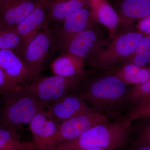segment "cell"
<instances>
[{
    "instance_id": "obj_5",
    "label": "cell",
    "mask_w": 150,
    "mask_h": 150,
    "mask_svg": "<svg viewBox=\"0 0 150 150\" xmlns=\"http://www.w3.org/2000/svg\"><path fill=\"white\" fill-rule=\"evenodd\" d=\"M144 36L140 32L126 33L115 36L106 49L92 56L91 65L105 69L111 68L118 62H125L134 53Z\"/></svg>"
},
{
    "instance_id": "obj_28",
    "label": "cell",
    "mask_w": 150,
    "mask_h": 150,
    "mask_svg": "<svg viewBox=\"0 0 150 150\" xmlns=\"http://www.w3.org/2000/svg\"><path fill=\"white\" fill-rule=\"evenodd\" d=\"M130 150H150V147L147 145L135 142Z\"/></svg>"
},
{
    "instance_id": "obj_3",
    "label": "cell",
    "mask_w": 150,
    "mask_h": 150,
    "mask_svg": "<svg viewBox=\"0 0 150 150\" xmlns=\"http://www.w3.org/2000/svg\"><path fill=\"white\" fill-rule=\"evenodd\" d=\"M0 122L18 130L46 106L21 86L2 95Z\"/></svg>"
},
{
    "instance_id": "obj_23",
    "label": "cell",
    "mask_w": 150,
    "mask_h": 150,
    "mask_svg": "<svg viewBox=\"0 0 150 150\" xmlns=\"http://www.w3.org/2000/svg\"><path fill=\"white\" fill-rule=\"evenodd\" d=\"M130 130L136 135V142L150 147V117L141 118Z\"/></svg>"
},
{
    "instance_id": "obj_15",
    "label": "cell",
    "mask_w": 150,
    "mask_h": 150,
    "mask_svg": "<svg viewBox=\"0 0 150 150\" xmlns=\"http://www.w3.org/2000/svg\"><path fill=\"white\" fill-rule=\"evenodd\" d=\"M40 1L46 7L48 24L62 21L75 12L84 8L87 4V1L83 0Z\"/></svg>"
},
{
    "instance_id": "obj_26",
    "label": "cell",
    "mask_w": 150,
    "mask_h": 150,
    "mask_svg": "<svg viewBox=\"0 0 150 150\" xmlns=\"http://www.w3.org/2000/svg\"><path fill=\"white\" fill-rule=\"evenodd\" d=\"M17 87H18L13 85L8 80L4 73L0 68V95L1 96L3 94Z\"/></svg>"
},
{
    "instance_id": "obj_16",
    "label": "cell",
    "mask_w": 150,
    "mask_h": 150,
    "mask_svg": "<svg viewBox=\"0 0 150 150\" xmlns=\"http://www.w3.org/2000/svg\"><path fill=\"white\" fill-rule=\"evenodd\" d=\"M91 16L104 25L109 32V39L116 36L115 32L120 21L119 16L105 0H90Z\"/></svg>"
},
{
    "instance_id": "obj_21",
    "label": "cell",
    "mask_w": 150,
    "mask_h": 150,
    "mask_svg": "<svg viewBox=\"0 0 150 150\" xmlns=\"http://www.w3.org/2000/svg\"><path fill=\"white\" fill-rule=\"evenodd\" d=\"M18 131L0 122V150H22L25 142H21Z\"/></svg>"
},
{
    "instance_id": "obj_6",
    "label": "cell",
    "mask_w": 150,
    "mask_h": 150,
    "mask_svg": "<svg viewBox=\"0 0 150 150\" xmlns=\"http://www.w3.org/2000/svg\"><path fill=\"white\" fill-rule=\"evenodd\" d=\"M54 44L52 30L46 24L28 45L22 59L30 69L40 75Z\"/></svg>"
},
{
    "instance_id": "obj_10",
    "label": "cell",
    "mask_w": 150,
    "mask_h": 150,
    "mask_svg": "<svg viewBox=\"0 0 150 150\" xmlns=\"http://www.w3.org/2000/svg\"><path fill=\"white\" fill-rule=\"evenodd\" d=\"M0 68L8 80L16 87L40 76L30 69L21 57L10 50H0Z\"/></svg>"
},
{
    "instance_id": "obj_31",
    "label": "cell",
    "mask_w": 150,
    "mask_h": 150,
    "mask_svg": "<svg viewBox=\"0 0 150 150\" xmlns=\"http://www.w3.org/2000/svg\"><path fill=\"white\" fill-rule=\"evenodd\" d=\"M3 1H4V0H0V6H1V4Z\"/></svg>"
},
{
    "instance_id": "obj_17",
    "label": "cell",
    "mask_w": 150,
    "mask_h": 150,
    "mask_svg": "<svg viewBox=\"0 0 150 150\" xmlns=\"http://www.w3.org/2000/svg\"><path fill=\"white\" fill-rule=\"evenodd\" d=\"M84 59L66 53L54 60L51 69L54 75L72 77L85 73Z\"/></svg>"
},
{
    "instance_id": "obj_14",
    "label": "cell",
    "mask_w": 150,
    "mask_h": 150,
    "mask_svg": "<svg viewBox=\"0 0 150 150\" xmlns=\"http://www.w3.org/2000/svg\"><path fill=\"white\" fill-rule=\"evenodd\" d=\"M46 24L48 23L46 7L38 0L34 10L16 27L22 43L23 54L30 41Z\"/></svg>"
},
{
    "instance_id": "obj_7",
    "label": "cell",
    "mask_w": 150,
    "mask_h": 150,
    "mask_svg": "<svg viewBox=\"0 0 150 150\" xmlns=\"http://www.w3.org/2000/svg\"><path fill=\"white\" fill-rule=\"evenodd\" d=\"M109 121L108 117L94 113L77 116L59 124L54 140V147L65 142L77 139L94 126Z\"/></svg>"
},
{
    "instance_id": "obj_20",
    "label": "cell",
    "mask_w": 150,
    "mask_h": 150,
    "mask_svg": "<svg viewBox=\"0 0 150 150\" xmlns=\"http://www.w3.org/2000/svg\"><path fill=\"white\" fill-rule=\"evenodd\" d=\"M4 49L12 50L22 58V43L16 27L0 23V50Z\"/></svg>"
},
{
    "instance_id": "obj_29",
    "label": "cell",
    "mask_w": 150,
    "mask_h": 150,
    "mask_svg": "<svg viewBox=\"0 0 150 150\" xmlns=\"http://www.w3.org/2000/svg\"><path fill=\"white\" fill-rule=\"evenodd\" d=\"M22 150H35L32 142H25L24 148Z\"/></svg>"
},
{
    "instance_id": "obj_11",
    "label": "cell",
    "mask_w": 150,
    "mask_h": 150,
    "mask_svg": "<svg viewBox=\"0 0 150 150\" xmlns=\"http://www.w3.org/2000/svg\"><path fill=\"white\" fill-rule=\"evenodd\" d=\"M91 16V12L84 8L55 23L52 30L54 44L58 46L67 38L88 29Z\"/></svg>"
},
{
    "instance_id": "obj_9",
    "label": "cell",
    "mask_w": 150,
    "mask_h": 150,
    "mask_svg": "<svg viewBox=\"0 0 150 150\" xmlns=\"http://www.w3.org/2000/svg\"><path fill=\"white\" fill-rule=\"evenodd\" d=\"M46 109L59 124L77 116L95 112L76 91L62 97L49 105Z\"/></svg>"
},
{
    "instance_id": "obj_19",
    "label": "cell",
    "mask_w": 150,
    "mask_h": 150,
    "mask_svg": "<svg viewBox=\"0 0 150 150\" xmlns=\"http://www.w3.org/2000/svg\"><path fill=\"white\" fill-rule=\"evenodd\" d=\"M150 16V0H123L121 5V19L133 23Z\"/></svg>"
},
{
    "instance_id": "obj_13",
    "label": "cell",
    "mask_w": 150,
    "mask_h": 150,
    "mask_svg": "<svg viewBox=\"0 0 150 150\" xmlns=\"http://www.w3.org/2000/svg\"><path fill=\"white\" fill-rule=\"evenodd\" d=\"M97 41L96 32L87 29L67 38L58 46L61 48L63 53L85 60L93 51Z\"/></svg>"
},
{
    "instance_id": "obj_30",
    "label": "cell",
    "mask_w": 150,
    "mask_h": 150,
    "mask_svg": "<svg viewBox=\"0 0 150 150\" xmlns=\"http://www.w3.org/2000/svg\"><path fill=\"white\" fill-rule=\"evenodd\" d=\"M116 149L112 148H91L88 149H84L81 150H116Z\"/></svg>"
},
{
    "instance_id": "obj_27",
    "label": "cell",
    "mask_w": 150,
    "mask_h": 150,
    "mask_svg": "<svg viewBox=\"0 0 150 150\" xmlns=\"http://www.w3.org/2000/svg\"><path fill=\"white\" fill-rule=\"evenodd\" d=\"M137 27L142 34L150 36V16L139 21Z\"/></svg>"
},
{
    "instance_id": "obj_25",
    "label": "cell",
    "mask_w": 150,
    "mask_h": 150,
    "mask_svg": "<svg viewBox=\"0 0 150 150\" xmlns=\"http://www.w3.org/2000/svg\"><path fill=\"white\" fill-rule=\"evenodd\" d=\"M150 97V79L144 83L131 88L130 98L133 105L139 104Z\"/></svg>"
},
{
    "instance_id": "obj_18",
    "label": "cell",
    "mask_w": 150,
    "mask_h": 150,
    "mask_svg": "<svg viewBox=\"0 0 150 150\" xmlns=\"http://www.w3.org/2000/svg\"><path fill=\"white\" fill-rule=\"evenodd\" d=\"M112 75L127 85H139L150 79V67L145 68L133 63H127Z\"/></svg>"
},
{
    "instance_id": "obj_2",
    "label": "cell",
    "mask_w": 150,
    "mask_h": 150,
    "mask_svg": "<svg viewBox=\"0 0 150 150\" xmlns=\"http://www.w3.org/2000/svg\"><path fill=\"white\" fill-rule=\"evenodd\" d=\"M131 124L125 119L108 121L94 126L77 139L62 143L51 150H81L91 148L117 149L127 143Z\"/></svg>"
},
{
    "instance_id": "obj_8",
    "label": "cell",
    "mask_w": 150,
    "mask_h": 150,
    "mask_svg": "<svg viewBox=\"0 0 150 150\" xmlns=\"http://www.w3.org/2000/svg\"><path fill=\"white\" fill-rule=\"evenodd\" d=\"M58 126L46 108L38 112L29 123L35 150H51L54 148Z\"/></svg>"
},
{
    "instance_id": "obj_1",
    "label": "cell",
    "mask_w": 150,
    "mask_h": 150,
    "mask_svg": "<svg viewBox=\"0 0 150 150\" xmlns=\"http://www.w3.org/2000/svg\"><path fill=\"white\" fill-rule=\"evenodd\" d=\"M128 86L114 75H109L87 83L82 82L76 92L96 113L117 118L133 106Z\"/></svg>"
},
{
    "instance_id": "obj_4",
    "label": "cell",
    "mask_w": 150,
    "mask_h": 150,
    "mask_svg": "<svg viewBox=\"0 0 150 150\" xmlns=\"http://www.w3.org/2000/svg\"><path fill=\"white\" fill-rule=\"evenodd\" d=\"M86 76V73L72 77L39 76L21 86L47 108L62 97L76 91Z\"/></svg>"
},
{
    "instance_id": "obj_33",
    "label": "cell",
    "mask_w": 150,
    "mask_h": 150,
    "mask_svg": "<svg viewBox=\"0 0 150 150\" xmlns=\"http://www.w3.org/2000/svg\"><path fill=\"white\" fill-rule=\"evenodd\" d=\"M0 113H1V108H0Z\"/></svg>"
},
{
    "instance_id": "obj_24",
    "label": "cell",
    "mask_w": 150,
    "mask_h": 150,
    "mask_svg": "<svg viewBox=\"0 0 150 150\" xmlns=\"http://www.w3.org/2000/svg\"><path fill=\"white\" fill-rule=\"evenodd\" d=\"M150 117V97L139 104L133 105L125 120L130 123L141 118Z\"/></svg>"
},
{
    "instance_id": "obj_12",
    "label": "cell",
    "mask_w": 150,
    "mask_h": 150,
    "mask_svg": "<svg viewBox=\"0 0 150 150\" xmlns=\"http://www.w3.org/2000/svg\"><path fill=\"white\" fill-rule=\"evenodd\" d=\"M38 0H4L0 6V23L16 27L34 10Z\"/></svg>"
},
{
    "instance_id": "obj_22",
    "label": "cell",
    "mask_w": 150,
    "mask_h": 150,
    "mask_svg": "<svg viewBox=\"0 0 150 150\" xmlns=\"http://www.w3.org/2000/svg\"><path fill=\"white\" fill-rule=\"evenodd\" d=\"M144 67L150 63V36H144L134 53L125 62Z\"/></svg>"
},
{
    "instance_id": "obj_32",
    "label": "cell",
    "mask_w": 150,
    "mask_h": 150,
    "mask_svg": "<svg viewBox=\"0 0 150 150\" xmlns=\"http://www.w3.org/2000/svg\"><path fill=\"white\" fill-rule=\"evenodd\" d=\"M47 1H57V0H47ZM83 1H87L88 0H83Z\"/></svg>"
}]
</instances>
